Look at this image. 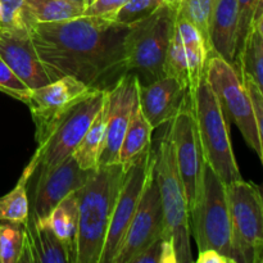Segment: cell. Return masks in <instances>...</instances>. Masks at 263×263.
Segmentation results:
<instances>
[{
    "mask_svg": "<svg viewBox=\"0 0 263 263\" xmlns=\"http://www.w3.org/2000/svg\"><path fill=\"white\" fill-rule=\"evenodd\" d=\"M79 218V190L62 199L46 217L53 233L66 249L68 263H77Z\"/></svg>",
    "mask_w": 263,
    "mask_h": 263,
    "instance_id": "21",
    "label": "cell"
},
{
    "mask_svg": "<svg viewBox=\"0 0 263 263\" xmlns=\"http://www.w3.org/2000/svg\"><path fill=\"white\" fill-rule=\"evenodd\" d=\"M0 91L23 103H27L32 92V90L9 68L3 59H0Z\"/></svg>",
    "mask_w": 263,
    "mask_h": 263,
    "instance_id": "33",
    "label": "cell"
},
{
    "mask_svg": "<svg viewBox=\"0 0 263 263\" xmlns=\"http://www.w3.org/2000/svg\"><path fill=\"white\" fill-rule=\"evenodd\" d=\"M154 176L164 215V235L171 239L177 263L194 262L192 254L190 213L184 184L177 170L170 127L154 149Z\"/></svg>",
    "mask_w": 263,
    "mask_h": 263,
    "instance_id": "3",
    "label": "cell"
},
{
    "mask_svg": "<svg viewBox=\"0 0 263 263\" xmlns=\"http://www.w3.org/2000/svg\"><path fill=\"white\" fill-rule=\"evenodd\" d=\"M139 79L133 72H125L115 84L107 87L105 109V146L100 164L120 163V149L138 99Z\"/></svg>",
    "mask_w": 263,
    "mask_h": 263,
    "instance_id": "15",
    "label": "cell"
},
{
    "mask_svg": "<svg viewBox=\"0 0 263 263\" xmlns=\"http://www.w3.org/2000/svg\"><path fill=\"white\" fill-rule=\"evenodd\" d=\"M0 20H2V7H0Z\"/></svg>",
    "mask_w": 263,
    "mask_h": 263,
    "instance_id": "43",
    "label": "cell"
},
{
    "mask_svg": "<svg viewBox=\"0 0 263 263\" xmlns=\"http://www.w3.org/2000/svg\"><path fill=\"white\" fill-rule=\"evenodd\" d=\"M25 244V223L0 221V263H18Z\"/></svg>",
    "mask_w": 263,
    "mask_h": 263,
    "instance_id": "27",
    "label": "cell"
},
{
    "mask_svg": "<svg viewBox=\"0 0 263 263\" xmlns=\"http://www.w3.org/2000/svg\"><path fill=\"white\" fill-rule=\"evenodd\" d=\"M128 26L103 17L32 23L30 36L51 80L72 76L92 89H107L126 69Z\"/></svg>",
    "mask_w": 263,
    "mask_h": 263,
    "instance_id": "1",
    "label": "cell"
},
{
    "mask_svg": "<svg viewBox=\"0 0 263 263\" xmlns=\"http://www.w3.org/2000/svg\"><path fill=\"white\" fill-rule=\"evenodd\" d=\"M166 3H168V4H176L179 5L180 3H181V0H164Z\"/></svg>",
    "mask_w": 263,
    "mask_h": 263,
    "instance_id": "39",
    "label": "cell"
},
{
    "mask_svg": "<svg viewBox=\"0 0 263 263\" xmlns=\"http://www.w3.org/2000/svg\"><path fill=\"white\" fill-rule=\"evenodd\" d=\"M241 80H243L244 85H246L248 94L251 97L252 104H253L254 116H256V125H257V134H258V140H259V159H261L263 164V94L261 90L258 89L253 80L248 76L240 74Z\"/></svg>",
    "mask_w": 263,
    "mask_h": 263,
    "instance_id": "34",
    "label": "cell"
},
{
    "mask_svg": "<svg viewBox=\"0 0 263 263\" xmlns=\"http://www.w3.org/2000/svg\"><path fill=\"white\" fill-rule=\"evenodd\" d=\"M198 136L205 162L223 184L243 180L230 140V122L205 77L189 92Z\"/></svg>",
    "mask_w": 263,
    "mask_h": 263,
    "instance_id": "4",
    "label": "cell"
},
{
    "mask_svg": "<svg viewBox=\"0 0 263 263\" xmlns=\"http://www.w3.org/2000/svg\"><path fill=\"white\" fill-rule=\"evenodd\" d=\"M179 5L164 3L157 12L128 26L126 36V69L149 84L164 76V63L171 44Z\"/></svg>",
    "mask_w": 263,
    "mask_h": 263,
    "instance_id": "5",
    "label": "cell"
},
{
    "mask_svg": "<svg viewBox=\"0 0 263 263\" xmlns=\"http://www.w3.org/2000/svg\"><path fill=\"white\" fill-rule=\"evenodd\" d=\"M37 171V167L30 161L17 185L8 194L0 197V221L25 223L30 216V200L27 195V185L31 177Z\"/></svg>",
    "mask_w": 263,
    "mask_h": 263,
    "instance_id": "25",
    "label": "cell"
},
{
    "mask_svg": "<svg viewBox=\"0 0 263 263\" xmlns=\"http://www.w3.org/2000/svg\"><path fill=\"white\" fill-rule=\"evenodd\" d=\"M236 69L240 74L251 77L263 94V36L254 26L236 61Z\"/></svg>",
    "mask_w": 263,
    "mask_h": 263,
    "instance_id": "26",
    "label": "cell"
},
{
    "mask_svg": "<svg viewBox=\"0 0 263 263\" xmlns=\"http://www.w3.org/2000/svg\"><path fill=\"white\" fill-rule=\"evenodd\" d=\"M258 190H259V193H261V197H262V200H263V184L258 185Z\"/></svg>",
    "mask_w": 263,
    "mask_h": 263,
    "instance_id": "41",
    "label": "cell"
},
{
    "mask_svg": "<svg viewBox=\"0 0 263 263\" xmlns=\"http://www.w3.org/2000/svg\"><path fill=\"white\" fill-rule=\"evenodd\" d=\"M238 0H213L208 23V45L211 53L235 67Z\"/></svg>",
    "mask_w": 263,
    "mask_h": 263,
    "instance_id": "19",
    "label": "cell"
},
{
    "mask_svg": "<svg viewBox=\"0 0 263 263\" xmlns=\"http://www.w3.org/2000/svg\"><path fill=\"white\" fill-rule=\"evenodd\" d=\"M0 7H2L0 31L30 32L25 0H0Z\"/></svg>",
    "mask_w": 263,
    "mask_h": 263,
    "instance_id": "28",
    "label": "cell"
},
{
    "mask_svg": "<svg viewBox=\"0 0 263 263\" xmlns=\"http://www.w3.org/2000/svg\"><path fill=\"white\" fill-rule=\"evenodd\" d=\"M91 89L74 77L63 76L32 90L26 104L35 123L36 143H43L54 123Z\"/></svg>",
    "mask_w": 263,
    "mask_h": 263,
    "instance_id": "14",
    "label": "cell"
},
{
    "mask_svg": "<svg viewBox=\"0 0 263 263\" xmlns=\"http://www.w3.org/2000/svg\"><path fill=\"white\" fill-rule=\"evenodd\" d=\"M254 27H257V30H258L259 32H261V35L263 36V15L259 18L258 21H257L256 25H254Z\"/></svg>",
    "mask_w": 263,
    "mask_h": 263,
    "instance_id": "38",
    "label": "cell"
},
{
    "mask_svg": "<svg viewBox=\"0 0 263 263\" xmlns=\"http://www.w3.org/2000/svg\"><path fill=\"white\" fill-rule=\"evenodd\" d=\"M154 167L153 145L140 154L125 172L122 185L113 208L99 263H113L120 252L131 220L139 207L149 175Z\"/></svg>",
    "mask_w": 263,
    "mask_h": 263,
    "instance_id": "10",
    "label": "cell"
},
{
    "mask_svg": "<svg viewBox=\"0 0 263 263\" xmlns=\"http://www.w3.org/2000/svg\"><path fill=\"white\" fill-rule=\"evenodd\" d=\"M204 77L217 97L229 122L235 123L248 146L259 156L261 148L253 104L238 69L221 57L210 53Z\"/></svg>",
    "mask_w": 263,
    "mask_h": 263,
    "instance_id": "9",
    "label": "cell"
},
{
    "mask_svg": "<svg viewBox=\"0 0 263 263\" xmlns=\"http://www.w3.org/2000/svg\"><path fill=\"white\" fill-rule=\"evenodd\" d=\"M105 92L107 89H91L54 123L31 158L37 170L51 168L73 154L102 108Z\"/></svg>",
    "mask_w": 263,
    "mask_h": 263,
    "instance_id": "8",
    "label": "cell"
},
{
    "mask_svg": "<svg viewBox=\"0 0 263 263\" xmlns=\"http://www.w3.org/2000/svg\"><path fill=\"white\" fill-rule=\"evenodd\" d=\"M231 218V243L235 263L263 259V200L258 185L239 181L226 185Z\"/></svg>",
    "mask_w": 263,
    "mask_h": 263,
    "instance_id": "7",
    "label": "cell"
},
{
    "mask_svg": "<svg viewBox=\"0 0 263 263\" xmlns=\"http://www.w3.org/2000/svg\"><path fill=\"white\" fill-rule=\"evenodd\" d=\"M105 109L103 103L97 117L72 154L82 170L95 171L100 166V157L105 146Z\"/></svg>",
    "mask_w": 263,
    "mask_h": 263,
    "instance_id": "23",
    "label": "cell"
},
{
    "mask_svg": "<svg viewBox=\"0 0 263 263\" xmlns=\"http://www.w3.org/2000/svg\"><path fill=\"white\" fill-rule=\"evenodd\" d=\"M164 215L153 167L138 210L113 263H133L151 244L164 235Z\"/></svg>",
    "mask_w": 263,
    "mask_h": 263,
    "instance_id": "13",
    "label": "cell"
},
{
    "mask_svg": "<svg viewBox=\"0 0 263 263\" xmlns=\"http://www.w3.org/2000/svg\"><path fill=\"white\" fill-rule=\"evenodd\" d=\"M194 261L197 263H233L230 258L216 249H204L198 252V257Z\"/></svg>",
    "mask_w": 263,
    "mask_h": 263,
    "instance_id": "36",
    "label": "cell"
},
{
    "mask_svg": "<svg viewBox=\"0 0 263 263\" xmlns=\"http://www.w3.org/2000/svg\"><path fill=\"white\" fill-rule=\"evenodd\" d=\"M39 179L33 194L35 217L46 218L53 208L71 193L81 189L94 171L82 170L73 156H69L57 166L46 170H37Z\"/></svg>",
    "mask_w": 263,
    "mask_h": 263,
    "instance_id": "16",
    "label": "cell"
},
{
    "mask_svg": "<svg viewBox=\"0 0 263 263\" xmlns=\"http://www.w3.org/2000/svg\"><path fill=\"white\" fill-rule=\"evenodd\" d=\"M258 0H238V32H236L235 68L247 37L253 27V17Z\"/></svg>",
    "mask_w": 263,
    "mask_h": 263,
    "instance_id": "31",
    "label": "cell"
},
{
    "mask_svg": "<svg viewBox=\"0 0 263 263\" xmlns=\"http://www.w3.org/2000/svg\"><path fill=\"white\" fill-rule=\"evenodd\" d=\"M94 2H95V0H84L85 7H89V5H91Z\"/></svg>",
    "mask_w": 263,
    "mask_h": 263,
    "instance_id": "40",
    "label": "cell"
},
{
    "mask_svg": "<svg viewBox=\"0 0 263 263\" xmlns=\"http://www.w3.org/2000/svg\"><path fill=\"white\" fill-rule=\"evenodd\" d=\"M213 0H181L179 4V13L181 17L197 26L200 32L203 33L208 44V23H210V14L212 9ZM210 48V45H208ZM211 53V51H210Z\"/></svg>",
    "mask_w": 263,
    "mask_h": 263,
    "instance_id": "30",
    "label": "cell"
},
{
    "mask_svg": "<svg viewBox=\"0 0 263 263\" xmlns=\"http://www.w3.org/2000/svg\"><path fill=\"white\" fill-rule=\"evenodd\" d=\"M18 262L68 263L66 249L48 220L35 217L31 211L25 222V244Z\"/></svg>",
    "mask_w": 263,
    "mask_h": 263,
    "instance_id": "20",
    "label": "cell"
},
{
    "mask_svg": "<svg viewBox=\"0 0 263 263\" xmlns=\"http://www.w3.org/2000/svg\"><path fill=\"white\" fill-rule=\"evenodd\" d=\"M154 128L148 122L146 117L141 110L139 97L134 105L133 113H131L130 122L126 128L125 136H123L122 145L120 149V164L122 166L123 171H127L134 161L140 156L143 152L151 148L152 144V133Z\"/></svg>",
    "mask_w": 263,
    "mask_h": 263,
    "instance_id": "22",
    "label": "cell"
},
{
    "mask_svg": "<svg viewBox=\"0 0 263 263\" xmlns=\"http://www.w3.org/2000/svg\"><path fill=\"white\" fill-rule=\"evenodd\" d=\"M177 170L186 193L189 213L199 200L204 179L205 158L198 136L195 118L187 97L184 107L168 122Z\"/></svg>",
    "mask_w": 263,
    "mask_h": 263,
    "instance_id": "11",
    "label": "cell"
},
{
    "mask_svg": "<svg viewBox=\"0 0 263 263\" xmlns=\"http://www.w3.org/2000/svg\"><path fill=\"white\" fill-rule=\"evenodd\" d=\"M261 263H263V259H262V262H261Z\"/></svg>",
    "mask_w": 263,
    "mask_h": 263,
    "instance_id": "44",
    "label": "cell"
},
{
    "mask_svg": "<svg viewBox=\"0 0 263 263\" xmlns=\"http://www.w3.org/2000/svg\"><path fill=\"white\" fill-rule=\"evenodd\" d=\"M208 55L210 48L199 28L177 13L164 63V74L175 77L187 91H193L204 77Z\"/></svg>",
    "mask_w": 263,
    "mask_h": 263,
    "instance_id": "12",
    "label": "cell"
},
{
    "mask_svg": "<svg viewBox=\"0 0 263 263\" xmlns=\"http://www.w3.org/2000/svg\"><path fill=\"white\" fill-rule=\"evenodd\" d=\"M138 97L144 116L156 130L174 120L186 103L189 91L179 80L164 74L149 84L139 82Z\"/></svg>",
    "mask_w": 263,
    "mask_h": 263,
    "instance_id": "17",
    "label": "cell"
},
{
    "mask_svg": "<svg viewBox=\"0 0 263 263\" xmlns=\"http://www.w3.org/2000/svg\"><path fill=\"white\" fill-rule=\"evenodd\" d=\"M125 171L120 163L100 164L79 190L77 263H99Z\"/></svg>",
    "mask_w": 263,
    "mask_h": 263,
    "instance_id": "2",
    "label": "cell"
},
{
    "mask_svg": "<svg viewBox=\"0 0 263 263\" xmlns=\"http://www.w3.org/2000/svg\"><path fill=\"white\" fill-rule=\"evenodd\" d=\"M133 263H177L174 243L171 239L162 235L136 257Z\"/></svg>",
    "mask_w": 263,
    "mask_h": 263,
    "instance_id": "32",
    "label": "cell"
},
{
    "mask_svg": "<svg viewBox=\"0 0 263 263\" xmlns=\"http://www.w3.org/2000/svg\"><path fill=\"white\" fill-rule=\"evenodd\" d=\"M164 3V0H126L113 20L130 26L153 14Z\"/></svg>",
    "mask_w": 263,
    "mask_h": 263,
    "instance_id": "29",
    "label": "cell"
},
{
    "mask_svg": "<svg viewBox=\"0 0 263 263\" xmlns=\"http://www.w3.org/2000/svg\"><path fill=\"white\" fill-rule=\"evenodd\" d=\"M263 15V0H258V4H257L256 12H254V17H253V26L256 25L257 21L259 20Z\"/></svg>",
    "mask_w": 263,
    "mask_h": 263,
    "instance_id": "37",
    "label": "cell"
},
{
    "mask_svg": "<svg viewBox=\"0 0 263 263\" xmlns=\"http://www.w3.org/2000/svg\"><path fill=\"white\" fill-rule=\"evenodd\" d=\"M190 231L198 252L216 249L235 263L226 185L208 163H205L202 194L190 212Z\"/></svg>",
    "mask_w": 263,
    "mask_h": 263,
    "instance_id": "6",
    "label": "cell"
},
{
    "mask_svg": "<svg viewBox=\"0 0 263 263\" xmlns=\"http://www.w3.org/2000/svg\"><path fill=\"white\" fill-rule=\"evenodd\" d=\"M126 0H95L91 5L85 8L84 15L103 17L113 20L116 13L125 4Z\"/></svg>",
    "mask_w": 263,
    "mask_h": 263,
    "instance_id": "35",
    "label": "cell"
},
{
    "mask_svg": "<svg viewBox=\"0 0 263 263\" xmlns=\"http://www.w3.org/2000/svg\"><path fill=\"white\" fill-rule=\"evenodd\" d=\"M0 59H3L31 90L53 81L46 67L39 58L30 32L0 31Z\"/></svg>",
    "mask_w": 263,
    "mask_h": 263,
    "instance_id": "18",
    "label": "cell"
},
{
    "mask_svg": "<svg viewBox=\"0 0 263 263\" xmlns=\"http://www.w3.org/2000/svg\"><path fill=\"white\" fill-rule=\"evenodd\" d=\"M71 2H76V3H81V4H84L85 5V3H84V0H71ZM86 8V7H85Z\"/></svg>",
    "mask_w": 263,
    "mask_h": 263,
    "instance_id": "42",
    "label": "cell"
},
{
    "mask_svg": "<svg viewBox=\"0 0 263 263\" xmlns=\"http://www.w3.org/2000/svg\"><path fill=\"white\" fill-rule=\"evenodd\" d=\"M28 25L73 20L84 15L85 5L71 0H25Z\"/></svg>",
    "mask_w": 263,
    "mask_h": 263,
    "instance_id": "24",
    "label": "cell"
}]
</instances>
